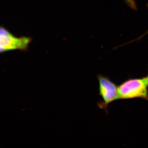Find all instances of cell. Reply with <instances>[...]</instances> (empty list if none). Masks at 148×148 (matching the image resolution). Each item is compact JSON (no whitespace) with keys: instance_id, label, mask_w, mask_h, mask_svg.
Listing matches in <instances>:
<instances>
[{"instance_id":"2","label":"cell","mask_w":148,"mask_h":148,"mask_svg":"<svg viewBox=\"0 0 148 148\" xmlns=\"http://www.w3.org/2000/svg\"><path fill=\"white\" fill-rule=\"evenodd\" d=\"M97 79L99 83V94L102 98V101L98 103V106L107 112L109 105L119 100L118 86L108 77L103 75H98Z\"/></svg>"},{"instance_id":"5","label":"cell","mask_w":148,"mask_h":148,"mask_svg":"<svg viewBox=\"0 0 148 148\" xmlns=\"http://www.w3.org/2000/svg\"><path fill=\"white\" fill-rule=\"evenodd\" d=\"M147 34H148V32H147Z\"/></svg>"},{"instance_id":"3","label":"cell","mask_w":148,"mask_h":148,"mask_svg":"<svg viewBox=\"0 0 148 148\" xmlns=\"http://www.w3.org/2000/svg\"><path fill=\"white\" fill-rule=\"evenodd\" d=\"M0 30L1 52L15 49L25 50L31 42V39L29 37L17 38L3 27H1Z\"/></svg>"},{"instance_id":"4","label":"cell","mask_w":148,"mask_h":148,"mask_svg":"<svg viewBox=\"0 0 148 148\" xmlns=\"http://www.w3.org/2000/svg\"><path fill=\"white\" fill-rule=\"evenodd\" d=\"M125 3L133 10H137V7L135 0H123Z\"/></svg>"},{"instance_id":"1","label":"cell","mask_w":148,"mask_h":148,"mask_svg":"<svg viewBox=\"0 0 148 148\" xmlns=\"http://www.w3.org/2000/svg\"><path fill=\"white\" fill-rule=\"evenodd\" d=\"M119 100L140 98L148 101V75L128 79L118 86Z\"/></svg>"}]
</instances>
